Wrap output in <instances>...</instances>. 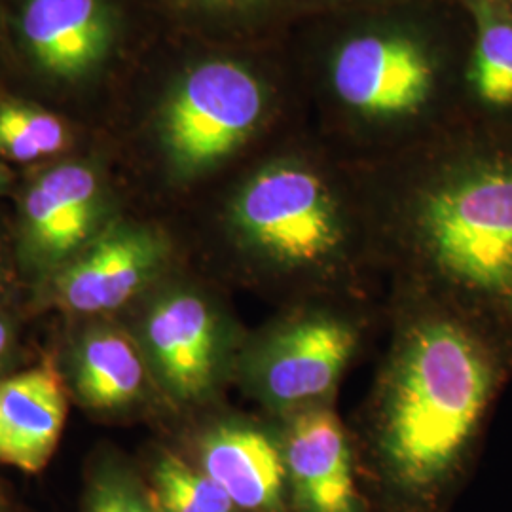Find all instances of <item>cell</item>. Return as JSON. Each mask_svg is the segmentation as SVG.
I'll return each instance as SVG.
<instances>
[{
    "instance_id": "cell-10",
    "label": "cell",
    "mask_w": 512,
    "mask_h": 512,
    "mask_svg": "<svg viewBox=\"0 0 512 512\" xmlns=\"http://www.w3.org/2000/svg\"><path fill=\"white\" fill-rule=\"evenodd\" d=\"M198 467L241 512H287L291 484L279 425L274 418H222L196 442Z\"/></svg>"
},
{
    "instance_id": "cell-20",
    "label": "cell",
    "mask_w": 512,
    "mask_h": 512,
    "mask_svg": "<svg viewBox=\"0 0 512 512\" xmlns=\"http://www.w3.org/2000/svg\"><path fill=\"white\" fill-rule=\"evenodd\" d=\"M203 2L215 4V6H236V4H241V2H245V0H203Z\"/></svg>"
},
{
    "instance_id": "cell-13",
    "label": "cell",
    "mask_w": 512,
    "mask_h": 512,
    "mask_svg": "<svg viewBox=\"0 0 512 512\" xmlns=\"http://www.w3.org/2000/svg\"><path fill=\"white\" fill-rule=\"evenodd\" d=\"M67 420V395L54 366L42 363L0 382V463L27 475L54 456Z\"/></svg>"
},
{
    "instance_id": "cell-5",
    "label": "cell",
    "mask_w": 512,
    "mask_h": 512,
    "mask_svg": "<svg viewBox=\"0 0 512 512\" xmlns=\"http://www.w3.org/2000/svg\"><path fill=\"white\" fill-rule=\"evenodd\" d=\"M241 342L219 304L186 283L165 285L150 298L137 340L150 376L179 406H200L217 395L234 376Z\"/></svg>"
},
{
    "instance_id": "cell-19",
    "label": "cell",
    "mask_w": 512,
    "mask_h": 512,
    "mask_svg": "<svg viewBox=\"0 0 512 512\" xmlns=\"http://www.w3.org/2000/svg\"><path fill=\"white\" fill-rule=\"evenodd\" d=\"M12 338H14V334H12L10 325L6 323V319L0 317V370L6 365L10 346H12Z\"/></svg>"
},
{
    "instance_id": "cell-17",
    "label": "cell",
    "mask_w": 512,
    "mask_h": 512,
    "mask_svg": "<svg viewBox=\"0 0 512 512\" xmlns=\"http://www.w3.org/2000/svg\"><path fill=\"white\" fill-rule=\"evenodd\" d=\"M82 512H160L150 488L118 463H105L93 473Z\"/></svg>"
},
{
    "instance_id": "cell-9",
    "label": "cell",
    "mask_w": 512,
    "mask_h": 512,
    "mask_svg": "<svg viewBox=\"0 0 512 512\" xmlns=\"http://www.w3.org/2000/svg\"><path fill=\"white\" fill-rule=\"evenodd\" d=\"M275 421L283 442L294 511H363L353 440L334 406H311Z\"/></svg>"
},
{
    "instance_id": "cell-2",
    "label": "cell",
    "mask_w": 512,
    "mask_h": 512,
    "mask_svg": "<svg viewBox=\"0 0 512 512\" xmlns=\"http://www.w3.org/2000/svg\"><path fill=\"white\" fill-rule=\"evenodd\" d=\"M387 256L395 291L463 315L512 361V154L456 156L421 175Z\"/></svg>"
},
{
    "instance_id": "cell-22",
    "label": "cell",
    "mask_w": 512,
    "mask_h": 512,
    "mask_svg": "<svg viewBox=\"0 0 512 512\" xmlns=\"http://www.w3.org/2000/svg\"><path fill=\"white\" fill-rule=\"evenodd\" d=\"M0 512H2V503H0Z\"/></svg>"
},
{
    "instance_id": "cell-8",
    "label": "cell",
    "mask_w": 512,
    "mask_h": 512,
    "mask_svg": "<svg viewBox=\"0 0 512 512\" xmlns=\"http://www.w3.org/2000/svg\"><path fill=\"white\" fill-rule=\"evenodd\" d=\"M332 84L349 109L368 118H406L429 101L435 67L418 40L368 33L348 40L332 63Z\"/></svg>"
},
{
    "instance_id": "cell-18",
    "label": "cell",
    "mask_w": 512,
    "mask_h": 512,
    "mask_svg": "<svg viewBox=\"0 0 512 512\" xmlns=\"http://www.w3.org/2000/svg\"><path fill=\"white\" fill-rule=\"evenodd\" d=\"M8 114L16 120L19 128L27 133V137L37 145L42 156H50L55 152H61L69 143V133L65 124L46 110L23 105V103H4Z\"/></svg>"
},
{
    "instance_id": "cell-16",
    "label": "cell",
    "mask_w": 512,
    "mask_h": 512,
    "mask_svg": "<svg viewBox=\"0 0 512 512\" xmlns=\"http://www.w3.org/2000/svg\"><path fill=\"white\" fill-rule=\"evenodd\" d=\"M476 92L495 107L512 105V23L486 18L480 25L473 71Z\"/></svg>"
},
{
    "instance_id": "cell-6",
    "label": "cell",
    "mask_w": 512,
    "mask_h": 512,
    "mask_svg": "<svg viewBox=\"0 0 512 512\" xmlns=\"http://www.w3.org/2000/svg\"><path fill=\"white\" fill-rule=\"evenodd\" d=\"M266 92L236 61H205L184 74L169 95L160 135L175 175L190 179L222 164L255 133Z\"/></svg>"
},
{
    "instance_id": "cell-7",
    "label": "cell",
    "mask_w": 512,
    "mask_h": 512,
    "mask_svg": "<svg viewBox=\"0 0 512 512\" xmlns=\"http://www.w3.org/2000/svg\"><path fill=\"white\" fill-rule=\"evenodd\" d=\"M169 264V243L147 226L120 224L93 239L55 272L57 306L73 313H107L124 308L154 287Z\"/></svg>"
},
{
    "instance_id": "cell-11",
    "label": "cell",
    "mask_w": 512,
    "mask_h": 512,
    "mask_svg": "<svg viewBox=\"0 0 512 512\" xmlns=\"http://www.w3.org/2000/svg\"><path fill=\"white\" fill-rule=\"evenodd\" d=\"M103 213L101 183L92 167L57 165L23 200V251L40 272H59L90 243Z\"/></svg>"
},
{
    "instance_id": "cell-15",
    "label": "cell",
    "mask_w": 512,
    "mask_h": 512,
    "mask_svg": "<svg viewBox=\"0 0 512 512\" xmlns=\"http://www.w3.org/2000/svg\"><path fill=\"white\" fill-rule=\"evenodd\" d=\"M150 492L160 512H241L211 476L171 450L154 459Z\"/></svg>"
},
{
    "instance_id": "cell-3",
    "label": "cell",
    "mask_w": 512,
    "mask_h": 512,
    "mask_svg": "<svg viewBox=\"0 0 512 512\" xmlns=\"http://www.w3.org/2000/svg\"><path fill=\"white\" fill-rule=\"evenodd\" d=\"M228 230L249 275L291 304L353 300L365 279L340 194L306 162L255 171L230 203Z\"/></svg>"
},
{
    "instance_id": "cell-4",
    "label": "cell",
    "mask_w": 512,
    "mask_h": 512,
    "mask_svg": "<svg viewBox=\"0 0 512 512\" xmlns=\"http://www.w3.org/2000/svg\"><path fill=\"white\" fill-rule=\"evenodd\" d=\"M351 300H306L241 342L234 378L268 418L332 404L365 338Z\"/></svg>"
},
{
    "instance_id": "cell-21",
    "label": "cell",
    "mask_w": 512,
    "mask_h": 512,
    "mask_svg": "<svg viewBox=\"0 0 512 512\" xmlns=\"http://www.w3.org/2000/svg\"><path fill=\"white\" fill-rule=\"evenodd\" d=\"M4 183V175H2V171H0V186Z\"/></svg>"
},
{
    "instance_id": "cell-12",
    "label": "cell",
    "mask_w": 512,
    "mask_h": 512,
    "mask_svg": "<svg viewBox=\"0 0 512 512\" xmlns=\"http://www.w3.org/2000/svg\"><path fill=\"white\" fill-rule=\"evenodd\" d=\"M21 35L44 73L78 80L109 55L114 23L103 0H25Z\"/></svg>"
},
{
    "instance_id": "cell-1",
    "label": "cell",
    "mask_w": 512,
    "mask_h": 512,
    "mask_svg": "<svg viewBox=\"0 0 512 512\" xmlns=\"http://www.w3.org/2000/svg\"><path fill=\"white\" fill-rule=\"evenodd\" d=\"M393 330L374 384L349 427L365 459L408 507L435 503L465 473L512 376L511 357L469 319L395 291Z\"/></svg>"
},
{
    "instance_id": "cell-14",
    "label": "cell",
    "mask_w": 512,
    "mask_h": 512,
    "mask_svg": "<svg viewBox=\"0 0 512 512\" xmlns=\"http://www.w3.org/2000/svg\"><path fill=\"white\" fill-rule=\"evenodd\" d=\"M148 374L139 344L122 330H88L74 351V389L93 408L112 410L139 401Z\"/></svg>"
}]
</instances>
